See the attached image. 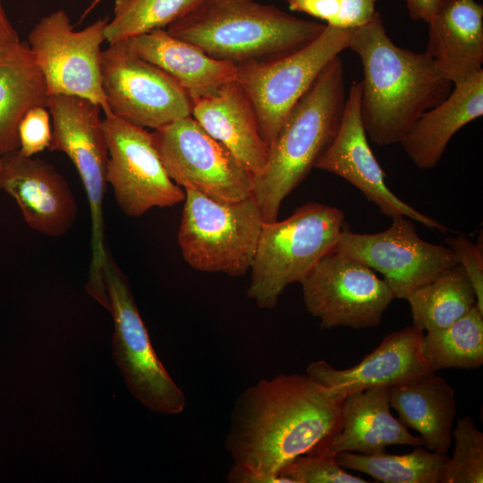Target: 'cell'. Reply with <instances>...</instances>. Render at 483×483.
I'll use <instances>...</instances> for the list:
<instances>
[{
  "mask_svg": "<svg viewBox=\"0 0 483 483\" xmlns=\"http://www.w3.org/2000/svg\"><path fill=\"white\" fill-rule=\"evenodd\" d=\"M108 18L74 30L64 10L44 16L30 30L28 45L44 77L48 95H69L109 109L102 88V51Z\"/></svg>",
  "mask_w": 483,
  "mask_h": 483,
  "instance_id": "cell-10",
  "label": "cell"
},
{
  "mask_svg": "<svg viewBox=\"0 0 483 483\" xmlns=\"http://www.w3.org/2000/svg\"><path fill=\"white\" fill-rule=\"evenodd\" d=\"M191 116L254 175L263 169L269 146L251 102L235 80L192 101Z\"/></svg>",
  "mask_w": 483,
  "mask_h": 483,
  "instance_id": "cell-20",
  "label": "cell"
},
{
  "mask_svg": "<svg viewBox=\"0 0 483 483\" xmlns=\"http://www.w3.org/2000/svg\"><path fill=\"white\" fill-rule=\"evenodd\" d=\"M363 71L360 114L377 145L399 143L415 121L445 100L453 84L426 54L395 45L378 12L355 29L349 45Z\"/></svg>",
  "mask_w": 483,
  "mask_h": 483,
  "instance_id": "cell-2",
  "label": "cell"
},
{
  "mask_svg": "<svg viewBox=\"0 0 483 483\" xmlns=\"http://www.w3.org/2000/svg\"><path fill=\"white\" fill-rule=\"evenodd\" d=\"M428 24L426 54L453 85L483 70V5L439 0Z\"/></svg>",
  "mask_w": 483,
  "mask_h": 483,
  "instance_id": "cell-19",
  "label": "cell"
},
{
  "mask_svg": "<svg viewBox=\"0 0 483 483\" xmlns=\"http://www.w3.org/2000/svg\"><path fill=\"white\" fill-rule=\"evenodd\" d=\"M307 311L324 329L377 326L394 294L374 270L340 252L323 256L300 282Z\"/></svg>",
  "mask_w": 483,
  "mask_h": 483,
  "instance_id": "cell-11",
  "label": "cell"
},
{
  "mask_svg": "<svg viewBox=\"0 0 483 483\" xmlns=\"http://www.w3.org/2000/svg\"><path fill=\"white\" fill-rule=\"evenodd\" d=\"M439 0H405L411 18L428 22Z\"/></svg>",
  "mask_w": 483,
  "mask_h": 483,
  "instance_id": "cell-36",
  "label": "cell"
},
{
  "mask_svg": "<svg viewBox=\"0 0 483 483\" xmlns=\"http://www.w3.org/2000/svg\"><path fill=\"white\" fill-rule=\"evenodd\" d=\"M102 88L113 114L141 128L158 129L191 115L189 93L167 72L123 43L102 51Z\"/></svg>",
  "mask_w": 483,
  "mask_h": 483,
  "instance_id": "cell-13",
  "label": "cell"
},
{
  "mask_svg": "<svg viewBox=\"0 0 483 483\" xmlns=\"http://www.w3.org/2000/svg\"><path fill=\"white\" fill-rule=\"evenodd\" d=\"M454 449L447 458L438 483L483 482V433L469 416L459 418L452 430Z\"/></svg>",
  "mask_w": 483,
  "mask_h": 483,
  "instance_id": "cell-30",
  "label": "cell"
},
{
  "mask_svg": "<svg viewBox=\"0 0 483 483\" xmlns=\"http://www.w3.org/2000/svg\"><path fill=\"white\" fill-rule=\"evenodd\" d=\"M344 213L309 202L282 220L264 222L250 267L247 296L259 309H273L288 285L300 283L331 251L346 227Z\"/></svg>",
  "mask_w": 483,
  "mask_h": 483,
  "instance_id": "cell-5",
  "label": "cell"
},
{
  "mask_svg": "<svg viewBox=\"0 0 483 483\" xmlns=\"http://www.w3.org/2000/svg\"><path fill=\"white\" fill-rule=\"evenodd\" d=\"M389 402L406 427L418 431L424 446L446 454L456 416L453 388L436 372L389 388Z\"/></svg>",
  "mask_w": 483,
  "mask_h": 483,
  "instance_id": "cell-24",
  "label": "cell"
},
{
  "mask_svg": "<svg viewBox=\"0 0 483 483\" xmlns=\"http://www.w3.org/2000/svg\"><path fill=\"white\" fill-rule=\"evenodd\" d=\"M389 389L376 387L350 394L343 403L342 428L325 455L352 452L371 454L389 445L424 446L390 411Z\"/></svg>",
  "mask_w": 483,
  "mask_h": 483,
  "instance_id": "cell-23",
  "label": "cell"
},
{
  "mask_svg": "<svg viewBox=\"0 0 483 483\" xmlns=\"http://www.w3.org/2000/svg\"><path fill=\"white\" fill-rule=\"evenodd\" d=\"M292 483H366L365 479L347 472L335 456L304 454L286 463L279 472Z\"/></svg>",
  "mask_w": 483,
  "mask_h": 483,
  "instance_id": "cell-32",
  "label": "cell"
},
{
  "mask_svg": "<svg viewBox=\"0 0 483 483\" xmlns=\"http://www.w3.org/2000/svg\"><path fill=\"white\" fill-rule=\"evenodd\" d=\"M326 26L255 0H201L166 31L212 58L237 65L292 54L314 41Z\"/></svg>",
  "mask_w": 483,
  "mask_h": 483,
  "instance_id": "cell-3",
  "label": "cell"
},
{
  "mask_svg": "<svg viewBox=\"0 0 483 483\" xmlns=\"http://www.w3.org/2000/svg\"><path fill=\"white\" fill-rule=\"evenodd\" d=\"M19 150L29 157L49 148L52 140L50 113L46 106L30 108L18 126Z\"/></svg>",
  "mask_w": 483,
  "mask_h": 483,
  "instance_id": "cell-33",
  "label": "cell"
},
{
  "mask_svg": "<svg viewBox=\"0 0 483 483\" xmlns=\"http://www.w3.org/2000/svg\"><path fill=\"white\" fill-rule=\"evenodd\" d=\"M151 134L168 175L183 190L226 201L252 194L254 174L191 115Z\"/></svg>",
  "mask_w": 483,
  "mask_h": 483,
  "instance_id": "cell-12",
  "label": "cell"
},
{
  "mask_svg": "<svg viewBox=\"0 0 483 483\" xmlns=\"http://www.w3.org/2000/svg\"><path fill=\"white\" fill-rule=\"evenodd\" d=\"M47 108L53 120L49 149L64 153L78 171L90 213V249L87 292L105 293V245L103 201L107 188L108 148L100 117L101 106L87 98L69 95H49Z\"/></svg>",
  "mask_w": 483,
  "mask_h": 483,
  "instance_id": "cell-7",
  "label": "cell"
},
{
  "mask_svg": "<svg viewBox=\"0 0 483 483\" xmlns=\"http://www.w3.org/2000/svg\"><path fill=\"white\" fill-rule=\"evenodd\" d=\"M104 278L114 325L113 354L131 394L151 411L182 413L186 397L159 360L128 280L108 252Z\"/></svg>",
  "mask_w": 483,
  "mask_h": 483,
  "instance_id": "cell-9",
  "label": "cell"
},
{
  "mask_svg": "<svg viewBox=\"0 0 483 483\" xmlns=\"http://www.w3.org/2000/svg\"><path fill=\"white\" fill-rule=\"evenodd\" d=\"M353 31L326 25L314 41L292 54L236 65L235 80L251 102L268 146L324 67L349 47Z\"/></svg>",
  "mask_w": 483,
  "mask_h": 483,
  "instance_id": "cell-8",
  "label": "cell"
},
{
  "mask_svg": "<svg viewBox=\"0 0 483 483\" xmlns=\"http://www.w3.org/2000/svg\"><path fill=\"white\" fill-rule=\"evenodd\" d=\"M406 301L412 325L424 332L451 325L477 304L473 286L458 264L413 291Z\"/></svg>",
  "mask_w": 483,
  "mask_h": 483,
  "instance_id": "cell-26",
  "label": "cell"
},
{
  "mask_svg": "<svg viewBox=\"0 0 483 483\" xmlns=\"http://www.w3.org/2000/svg\"><path fill=\"white\" fill-rule=\"evenodd\" d=\"M344 399L307 373L260 379L235 400L225 449L234 464L279 476L297 456L326 454L342 428Z\"/></svg>",
  "mask_w": 483,
  "mask_h": 483,
  "instance_id": "cell-1",
  "label": "cell"
},
{
  "mask_svg": "<svg viewBox=\"0 0 483 483\" xmlns=\"http://www.w3.org/2000/svg\"><path fill=\"white\" fill-rule=\"evenodd\" d=\"M333 250L357 260L383 275L395 299H404L430 282L456 260L447 246L421 239L409 217L393 218L377 233H356L346 226Z\"/></svg>",
  "mask_w": 483,
  "mask_h": 483,
  "instance_id": "cell-14",
  "label": "cell"
},
{
  "mask_svg": "<svg viewBox=\"0 0 483 483\" xmlns=\"http://www.w3.org/2000/svg\"><path fill=\"white\" fill-rule=\"evenodd\" d=\"M0 191L14 199L28 226L43 235L60 237L76 222L78 205L66 179L19 148L0 156Z\"/></svg>",
  "mask_w": 483,
  "mask_h": 483,
  "instance_id": "cell-17",
  "label": "cell"
},
{
  "mask_svg": "<svg viewBox=\"0 0 483 483\" xmlns=\"http://www.w3.org/2000/svg\"><path fill=\"white\" fill-rule=\"evenodd\" d=\"M103 127L108 148L106 180L120 209L140 216L153 208L183 202L185 191L168 175L151 132L113 114Z\"/></svg>",
  "mask_w": 483,
  "mask_h": 483,
  "instance_id": "cell-15",
  "label": "cell"
},
{
  "mask_svg": "<svg viewBox=\"0 0 483 483\" xmlns=\"http://www.w3.org/2000/svg\"><path fill=\"white\" fill-rule=\"evenodd\" d=\"M335 457L343 468L365 473L383 483H438L448 458L422 445L403 454H391L385 450L371 454L343 452Z\"/></svg>",
  "mask_w": 483,
  "mask_h": 483,
  "instance_id": "cell-28",
  "label": "cell"
},
{
  "mask_svg": "<svg viewBox=\"0 0 483 483\" xmlns=\"http://www.w3.org/2000/svg\"><path fill=\"white\" fill-rule=\"evenodd\" d=\"M226 480L229 483H292L286 478L263 474L234 463L228 471Z\"/></svg>",
  "mask_w": 483,
  "mask_h": 483,
  "instance_id": "cell-35",
  "label": "cell"
},
{
  "mask_svg": "<svg viewBox=\"0 0 483 483\" xmlns=\"http://www.w3.org/2000/svg\"><path fill=\"white\" fill-rule=\"evenodd\" d=\"M48 92L28 43L0 49V156L19 148L18 126L25 113L46 106Z\"/></svg>",
  "mask_w": 483,
  "mask_h": 483,
  "instance_id": "cell-25",
  "label": "cell"
},
{
  "mask_svg": "<svg viewBox=\"0 0 483 483\" xmlns=\"http://www.w3.org/2000/svg\"><path fill=\"white\" fill-rule=\"evenodd\" d=\"M421 350L434 372L483 365V311L475 304L451 325L424 332Z\"/></svg>",
  "mask_w": 483,
  "mask_h": 483,
  "instance_id": "cell-27",
  "label": "cell"
},
{
  "mask_svg": "<svg viewBox=\"0 0 483 483\" xmlns=\"http://www.w3.org/2000/svg\"><path fill=\"white\" fill-rule=\"evenodd\" d=\"M456 263L467 274L476 293L477 306L483 311V247L482 238L473 243L467 236L460 234L446 239Z\"/></svg>",
  "mask_w": 483,
  "mask_h": 483,
  "instance_id": "cell-34",
  "label": "cell"
},
{
  "mask_svg": "<svg viewBox=\"0 0 483 483\" xmlns=\"http://www.w3.org/2000/svg\"><path fill=\"white\" fill-rule=\"evenodd\" d=\"M17 40H20L17 31L8 20L0 0V49Z\"/></svg>",
  "mask_w": 483,
  "mask_h": 483,
  "instance_id": "cell-37",
  "label": "cell"
},
{
  "mask_svg": "<svg viewBox=\"0 0 483 483\" xmlns=\"http://www.w3.org/2000/svg\"><path fill=\"white\" fill-rule=\"evenodd\" d=\"M424 331L414 326L394 331L358 364L345 369L325 360L309 364L306 373L343 395L376 387L391 388L434 373L424 358Z\"/></svg>",
  "mask_w": 483,
  "mask_h": 483,
  "instance_id": "cell-18",
  "label": "cell"
},
{
  "mask_svg": "<svg viewBox=\"0 0 483 483\" xmlns=\"http://www.w3.org/2000/svg\"><path fill=\"white\" fill-rule=\"evenodd\" d=\"M177 233L183 259L202 272L245 275L251 267L264 218L252 194L237 201L184 190Z\"/></svg>",
  "mask_w": 483,
  "mask_h": 483,
  "instance_id": "cell-6",
  "label": "cell"
},
{
  "mask_svg": "<svg viewBox=\"0 0 483 483\" xmlns=\"http://www.w3.org/2000/svg\"><path fill=\"white\" fill-rule=\"evenodd\" d=\"M121 43L171 75L192 101L211 95L235 80L236 64L212 58L164 30H155Z\"/></svg>",
  "mask_w": 483,
  "mask_h": 483,
  "instance_id": "cell-22",
  "label": "cell"
},
{
  "mask_svg": "<svg viewBox=\"0 0 483 483\" xmlns=\"http://www.w3.org/2000/svg\"><path fill=\"white\" fill-rule=\"evenodd\" d=\"M201 0H114V17L105 28L109 45L163 30L188 13Z\"/></svg>",
  "mask_w": 483,
  "mask_h": 483,
  "instance_id": "cell-29",
  "label": "cell"
},
{
  "mask_svg": "<svg viewBox=\"0 0 483 483\" xmlns=\"http://www.w3.org/2000/svg\"><path fill=\"white\" fill-rule=\"evenodd\" d=\"M292 11L326 21V25L355 30L371 21L377 0H286Z\"/></svg>",
  "mask_w": 483,
  "mask_h": 483,
  "instance_id": "cell-31",
  "label": "cell"
},
{
  "mask_svg": "<svg viewBox=\"0 0 483 483\" xmlns=\"http://www.w3.org/2000/svg\"><path fill=\"white\" fill-rule=\"evenodd\" d=\"M342 58H333L284 119L263 169L254 175L252 196L264 222L277 220L284 199L309 175L334 140L345 101Z\"/></svg>",
  "mask_w": 483,
  "mask_h": 483,
  "instance_id": "cell-4",
  "label": "cell"
},
{
  "mask_svg": "<svg viewBox=\"0 0 483 483\" xmlns=\"http://www.w3.org/2000/svg\"><path fill=\"white\" fill-rule=\"evenodd\" d=\"M360 98L361 82L354 81L346 97L338 131L315 168L349 182L386 216H404L429 229L447 232L446 226L416 210L388 188L386 174L368 142Z\"/></svg>",
  "mask_w": 483,
  "mask_h": 483,
  "instance_id": "cell-16",
  "label": "cell"
},
{
  "mask_svg": "<svg viewBox=\"0 0 483 483\" xmlns=\"http://www.w3.org/2000/svg\"><path fill=\"white\" fill-rule=\"evenodd\" d=\"M483 114V70L456 83L440 104L424 112L399 143L419 169L435 167L453 136Z\"/></svg>",
  "mask_w": 483,
  "mask_h": 483,
  "instance_id": "cell-21",
  "label": "cell"
}]
</instances>
